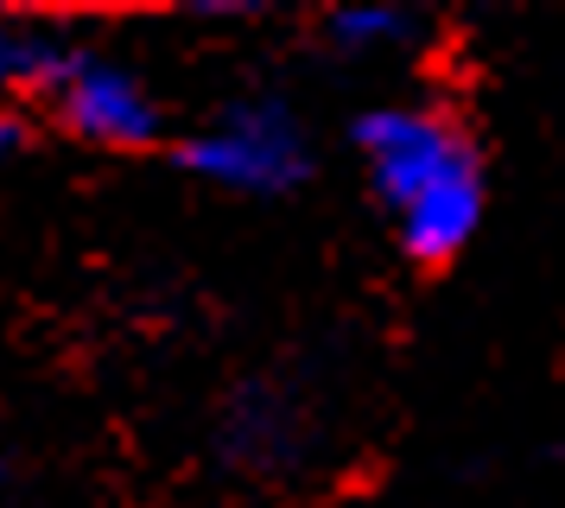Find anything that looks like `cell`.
Returning a JSON list of instances; mask_svg holds the SVG:
<instances>
[{"instance_id": "cell-1", "label": "cell", "mask_w": 565, "mask_h": 508, "mask_svg": "<svg viewBox=\"0 0 565 508\" xmlns=\"http://www.w3.org/2000/svg\"><path fill=\"white\" fill-rule=\"evenodd\" d=\"M356 152L382 198L387 223L413 261H451L483 223V159L477 140L438 108H369Z\"/></svg>"}, {"instance_id": "cell-2", "label": "cell", "mask_w": 565, "mask_h": 508, "mask_svg": "<svg viewBox=\"0 0 565 508\" xmlns=\"http://www.w3.org/2000/svg\"><path fill=\"white\" fill-rule=\"evenodd\" d=\"M184 172L210 178V184H223V191H248V198L292 191V184L311 172L306 121L274 96L242 102L230 115H216L204 134L184 140Z\"/></svg>"}, {"instance_id": "cell-3", "label": "cell", "mask_w": 565, "mask_h": 508, "mask_svg": "<svg viewBox=\"0 0 565 508\" xmlns=\"http://www.w3.org/2000/svg\"><path fill=\"white\" fill-rule=\"evenodd\" d=\"M57 121L71 127L89 147H115V152H140L159 140V102L147 96V83L108 57H71L64 76L52 89Z\"/></svg>"}, {"instance_id": "cell-4", "label": "cell", "mask_w": 565, "mask_h": 508, "mask_svg": "<svg viewBox=\"0 0 565 508\" xmlns=\"http://www.w3.org/2000/svg\"><path fill=\"white\" fill-rule=\"evenodd\" d=\"M71 57H77V51L64 45L57 32H45V25L0 20V96H7V89H45V96H52Z\"/></svg>"}, {"instance_id": "cell-5", "label": "cell", "mask_w": 565, "mask_h": 508, "mask_svg": "<svg viewBox=\"0 0 565 508\" xmlns=\"http://www.w3.org/2000/svg\"><path fill=\"white\" fill-rule=\"evenodd\" d=\"M407 39H413V13H401V7H343V13H331L337 51H401Z\"/></svg>"}, {"instance_id": "cell-6", "label": "cell", "mask_w": 565, "mask_h": 508, "mask_svg": "<svg viewBox=\"0 0 565 508\" xmlns=\"http://www.w3.org/2000/svg\"><path fill=\"white\" fill-rule=\"evenodd\" d=\"M13 147H20V121H13V115L0 108V152H13Z\"/></svg>"}]
</instances>
